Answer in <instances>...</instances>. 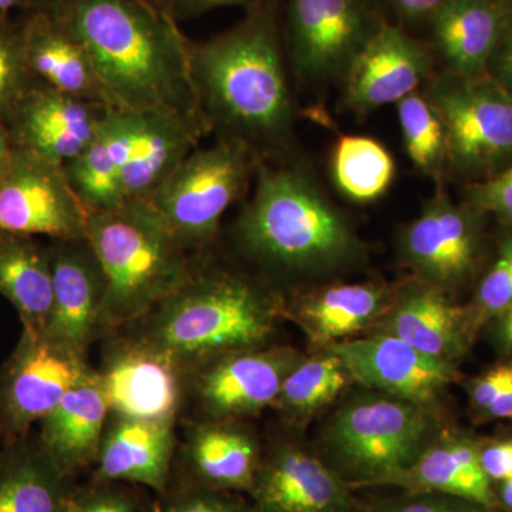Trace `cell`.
<instances>
[{"mask_svg":"<svg viewBox=\"0 0 512 512\" xmlns=\"http://www.w3.org/2000/svg\"><path fill=\"white\" fill-rule=\"evenodd\" d=\"M0 295L18 312L23 330L45 332L53 302L49 244L0 232Z\"/></svg>","mask_w":512,"mask_h":512,"instance_id":"29","label":"cell"},{"mask_svg":"<svg viewBox=\"0 0 512 512\" xmlns=\"http://www.w3.org/2000/svg\"><path fill=\"white\" fill-rule=\"evenodd\" d=\"M494 3L495 8L503 13L504 18L511 22L512 20V0H491Z\"/></svg>","mask_w":512,"mask_h":512,"instance_id":"51","label":"cell"},{"mask_svg":"<svg viewBox=\"0 0 512 512\" xmlns=\"http://www.w3.org/2000/svg\"><path fill=\"white\" fill-rule=\"evenodd\" d=\"M463 202L512 227V167L490 180L464 185Z\"/></svg>","mask_w":512,"mask_h":512,"instance_id":"40","label":"cell"},{"mask_svg":"<svg viewBox=\"0 0 512 512\" xmlns=\"http://www.w3.org/2000/svg\"><path fill=\"white\" fill-rule=\"evenodd\" d=\"M500 498L501 501H503L505 507H508L510 510H512V478L511 480H507L504 481V483H501Z\"/></svg>","mask_w":512,"mask_h":512,"instance_id":"50","label":"cell"},{"mask_svg":"<svg viewBox=\"0 0 512 512\" xmlns=\"http://www.w3.org/2000/svg\"><path fill=\"white\" fill-rule=\"evenodd\" d=\"M175 421L131 419L111 413L90 478L138 485L164 494L173 480Z\"/></svg>","mask_w":512,"mask_h":512,"instance_id":"22","label":"cell"},{"mask_svg":"<svg viewBox=\"0 0 512 512\" xmlns=\"http://www.w3.org/2000/svg\"><path fill=\"white\" fill-rule=\"evenodd\" d=\"M154 6H157L158 9L164 10V12L170 13V3L171 0H150ZM171 15V13H170Z\"/></svg>","mask_w":512,"mask_h":512,"instance_id":"52","label":"cell"},{"mask_svg":"<svg viewBox=\"0 0 512 512\" xmlns=\"http://www.w3.org/2000/svg\"><path fill=\"white\" fill-rule=\"evenodd\" d=\"M487 412L498 419L512 417V380L504 387L503 392L498 394L497 399L488 407Z\"/></svg>","mask_w":512,"mask_h":512,"instance_id":"46","label":"cell"},{"mask_svg":"<svg viewBox=\"0 0 512 512\" xmlns=\"http://www.w3.org/2000/svg\"><path fill=\"white\" fill-rule=\"evenodd\" d=\"M19 19L23 56L36 83L113 109L90 56L49 10L30 0Z\"/></svg>","mask_w":512,"mask_h":512,"instance_id":"23","label":"cell"},{"mask_svg":"<svg viewBox=\"0 0 512 512\" xmlns=\"http://www.w3.org/2000/svg\"><path fill=\"white\" fill-rule=\"evenodd\" d=\"M103 131L119 164L127 201H150L201 144L180 121L151 111L111 109Z\"/></svg>","mask_w":512,"mask_h":512,"instance_id":"14","label":"cell"},{"mask_svg":"<svg viewBox=\"0 0 512 512\" xmlns=\"http://www.w3.org/2000/svg\"><path fill=\"white\" fill-rule=\"evenodd\" d=\"M110 107L35 83L8 121L13 146L64 165L100 133Z\"/></svg>","mask_w":512,"mask_h":512,"instance_id":"19","label":"cell"},{"mask_svg":"<svg viewBox=\"0 0 512 512\" xmlns=\"http://www.w3.org/2000/svg\"><path fill=\"white\" fill-rule=\"evenodd\" d=\"M350 379L397 399L429 407L456 380L451 362L426 355L392 335L330 345Z\"/></svg>","mask_w":512,"mask_h":512,"instance_id":"16","label":"cell"},{"mask_svg":"<svg viewBox=\"0 0 512 512\" xmlns=\"http://www.w3.org/2000/svg\"><path fill=\"white\" fill-rule=\"evenodd\" d=\"M507 22L491 0H446L427 22L431 49L444 72L485 76Z\"/></svg>","mask_w":512,"mask_h":512,"instance_id":"26","label":"cell"},{"mask_svg":"<svg viewBox=\"0 0 512 512\" xmlns=\"http://www.w3.org/2000/svg\"><path fill=\"white\" fill-rule=\"evenodd\" d=\"M350 376L335 353L301 360L282 384L274 406L286 419H308L332 403L348 386Z\"/></svg>","mask_w":512,"mask_h":512,"instance_id":"32","label":"cell"},{"mask_svg":"<svg viewBox=\"0 0 512 512\" xmlns=\"http://www.w3.org/2000/svg\"><path fill=\"white\" fill-rule=\"evenodd\" d=\"M53 268V302L43 335L87 359V350L103 336L106 279L86 239L49 242Z\"/></svg>","mask_w":512,"mask_h":512,"instance_id":"18","label":"cell"},{"mask_svg":"<svg viewBox=\"0 0 512 512\" xmlns=\"http://www.w3.org/2000/svg\"><path fill=\"white\" fill-rule=\"evenodd\" d=\"M156 512H254L241 494L207 490L171 480L167 491L157 495Z\"/></svg>","mask_w":512,"mask_h":512,"instance_id":"37","label":"cell"},{"mask_svg":"<svg viewBox=\"0 0 512 512\" xmlns=\"http://www.w3.org/2000/svg\"><path fill=\"white\" fill-rule=\"evenodd\" d=\"M330 170L339 191L359 204L383 197L396 173L389 150L365 136L340 137L333 148Z\"/></svg>","mask_w":512,"mask_h":512,"instance_id":"31","label":"cell"},{"mask_svg":"<svg viewBox=\"0 0 512 512\" xmlns=\"http://www.w3.org/2000/svg\"><path fill=\"white\" fill-rule=\"evenodd\" d=\"M470 323L468 313L454 305L444 291L417 279L397 295L389 313L387 335L451 362L466 348Z\"/></svg>","mask_w":512,"mask_h":512,"instance_id":"25","label":"cell"},{"mask_svg":"<svg viewBox=\"0 0 512 512\" xmlns=\"http://www.w3.org/2000/svg\"><path fill=\"white\" fill-rule=\"evenodd\" d=\"M190 72L211 136L242 144L258 161L295 153L298 111L279 0H264L204 42L190 40Z\"/></svg>","mask_w":512,"mask_h":512,"instance_id":"2","label":"cell"},{"mask_svg":"<svg viewBox=\"0 0 512 512\" xmlns=\"http://www.w3.org/2000/svg\"><path fill=\"white\" fill-rule=\"evenodd\" d=\"M356 505L359 512H491L470 501L441 494H404Z\"/></svg>","mask_w":512,"mask_h":512,"instance_id":"39","label":"cell"},{"mask_svg":"<svg viewBox=\"0 0 512 512\" xmlns=\"http://www.w3.org/2000/svg\"><path fill=\"white\" fill-rule=\"evenodd\" d=\"M232 227L235 247L266 276L329 275L365 258L345 212L295 153L258 161Z\"/></svg>","mask_w":512,"mask_h":512,"instance_id":"3","label":"cell"},{"mask_svg":"<svg viewBox=\"0 0 512 512\" xmlns=\"http://www.w3.org/2000/svg\"><path fill=\"white\" fill-rule=\"evenodd\" d=\"M282 10L289 70L305 87L342 82L387 22L377 0H282Z\"/></svg>","mask_w":512,"mask_h":512,"instance_id":"9","label":"cell"},{"mask_svg":"<svg viewBox=\"0 0 512 512\" xmlns=\"http://www.w3.org/2000/svg\"><path fill=\"white\" fill-rule=\"evenodd\" d=\"M13 151H15V146H13L12 137H10L8 124L0 120V177L9 167Z\"/></svg>","mask_w":512,"mask_h":512,"instance_id":"47","label":"cell"},{"mask_svg":"<svg viewBox=\"0 0 512 512\" xmlns=\"http://www.w3.org/2000/svg\"><path fill=\"white\" fill-rule=\"evenodd\" d=\"M487 76L512 96V20L507 22L487 64Z\"/></svg>","mask_w":512,"mask_h":512,"instance_id":"41","label":"cell"},{"mask_svg":"<svg viewBox=\"0 0 512 512\" xmlns=\"http://www.w3.org/2000/svg\"><path fill=\"white\" fill-rule=\"evenodd\" d=\"M421 93L437 110L447 137V174L464 185L512 167V96L490 76L433 73Z\"/></svg>","mask_w":512,"mask_h":512,"instance_id":"8","label":"cell"},{"mask_svg":"<svg viewBox=\"0 0 512 512\" xmlns=\"http://www.w3.org/2000/svg\"><path fill=\"white\" fill-rule=\"evenodd\" d=\"M76 484L36 437L0 447V512H67Z\"/></svg>","mask_w":512,"mask_h":512,"instance_id":"28","label":"cell"},{"mask_svg":"<svg viewBox=\"0 0 512 512\" xmlns=\"http://www.w3.org/2000/svg\"><path fill=\"white\" fill-rule=\"evenodd\" d=\"M30 0H0V22L8 20L10 12L16 8L25 9Z\"/></svg>","mask_w":512,"mask_h":512,"instance_id":"48","label":"cell"},{"mask_svg":"<svg viewBox=\"0 0 512 512\" xmlns=\"http://www.w3.org/2000/svg\"><path fill=\"white\" fill-rule=\"evenodd\" d=\"M481 466L491 481L511 480L512 478V440L498 441L480 448Z\"/></svg>","mask_w":512,"mask_h":512,"instance_id":"42","label":"cell"},{"mask_svg":"<svg viewBox=\"0 0 512 512\" xmlns=\"http://www.w3.org/2000/svg\"><path fill=\"white\" fill-rule=\"evenodd\" d=\"M86 49L111 107L180 121L211 136L190 72V39L150 0H35Z\"/></svg>","mask_w":512,"mask_h":512,"instance_id":"1","label":"cell"},{"mask_svg":"<svg viewBox=\"0 0 512 512\" xmlns=\"http://www.w3.org/2000/svg\"><path fill=\"white\" fill-rule=\"evenodd\" d=\"M138 485L89 478L76 484L67 512H156V501Z\"/></svg>","mask_w":512,"mask_h":512,"instance_id":"36","label":"cell"},{"mask_svg":"<svg viewBox=\"0 0 512 512\" xmlns=\"http://www.w3.org/2000/svg\"><path fill=\"white\" fill-rule=\"evenodd\" d=\"M256 165L247 147L215 138L211 146L192 150L148 202L185 248L211 251L224 215L248 197Z\"/></svg>","mask_w":512,"mask_h":512,"instance_id":"7","label":"cell"},{"mask_svg":"<svg viewBox=\"0 0 512 512\" xmlns=\"http://www.w3.org/2000/svg\"><path fill=\"white\" fill-rule=\"evenodd\" d=\"M249 498L254 512H359L348 483L298 444L264 454Z\"/></svg>","mask_w":512,"mask_h":512,"instance_id":"20","label":"cell"},{"mask_svg":"<svg viewBox=\"0 0 512 512\" xmlns=\"http://www.w3.org/2000/svg\"><path fill=\"white\" fill-rule=\"evenodd\" d=\"M512 305V238L501 245L477 292L474 320L504 316Z\"/></svg>","mask_w":512,"mask_h":512,"instance_id":"38","label":"cell"},{"mask_svg":"<svg viewBox=\"0 0 512 512\" xmlns=\"http://www.w3.org/2000/svg\"><path fill=\"white\" fill-rule=\"evenodd\" d=\"M396 15L406 25L429 22L431 16L446 0H387Z\"/></svg>","mask_w":512,"mask_h":512,"instance_id":"45","label":"cell"},{"mask_svg":"<svg viewBox=\"0 0 512 512\" xmlns=\"http://www.w3.org/2000/svg\"><path fill=\"white\" fill-rule=\"evenodd\" d=\"M389 298V291L377 284L328 286L303 295L292 311L312 343L329 348L369 325Z\"/></svg>","mask_w":512,"mask_h":512,"instance_id":"30","label":"cell"},{"mask_svg":"<svg viewBox=\"0 0 512 512\" xmlns=\"http://www.w3.org/2000/svg\"><path fill=\"white\" fill-rule=\"evenodd\" d=\"M23 56L20 26L12 20L0 22V120L8 124L13 111L35 86Z\"/></svg>","mask_w":512,"mask_h":512,"instance_id":"35","label":"cell"},{"mask_svg":"<svg viewBox=\"0 0 512 512\" xmlns=\"http://www.w3.org/2000/svg\"><path fill=\"white\" fill-rule=\"evenodd\" d=\"M104 357L99 375L111 413L131 419L175 421L187 379L163 353L121 336Z\"/></svg>","mask_w":512,"mask_h":512,"instance_id":"17","label":"cell"},{"mask_svg":"<svg viewBox=\"0 0 512 512\" xmlns=\"http://www.w3.org/2000/svg\"><path fill=\"white\" fill-rule=\"evenodd\" d=\"M326 446L350 490L380 487L433 443L427 407L389 394L360 397L335 414Z\"/></svg>","mask_w":512,"mask_h":512,"instance_id":"6","label":"cell"},{"mask_svg":"<svg viewBox=\"0 0 512 512\" xmlns=\"http://www.w3.org/2000/svg\"><path fill=\"white\" fill-rule=\"evenodd\" d=\"M90 369L87 359L43 333L23 330L18 346L0 370V443L30 436Z\"/></svg>","mask_w":512,"mask_h":512,"instance_id":"10","label":"cell"},{"mask_svg":"<svg viewBox=\"0 0 512 512\" xmlns=\"http://www.w3.org/2000/svg\"><path fill=\"white\" fill-rule=\"evenodd\" d=\"M512 380V365L494 367L487 375L480 377L473 386V402L478 409L487 412L488 407L503 392Z\"/></svg>","mask_w":512,"mask_h":512,"instance_id":"44","label":"cell"},{"mask_svg":"<svg viewBox=\"0 0 512 512\" xmlns=\"http://www.w3.org/2000/svg\"><path fill=\"white\" fill-rule=\"evenodd\" d=\"M87 241L106 279L103 335L143 318L183 286L201 254L185 248L148 201L89 215Z\"/></svg>","mask_w":512,"mask_h":512,"instance_id":"5","label":"cell"},{"mask_svg":"<svg viewBox=\"0 0 512 512\" xmlns=\"http://www.w3.org/2000/svg\"><path fill=\"white\" fill-rule=\"evenodd\" d=\"M301 362L291 349L229 353L187 376L201 420L232 421L274 406L286 376Z\"/></svg>","mask_w":512,"mask_h":512,"instance_id":"13","label":"cell"},{"mask_svg":"<svg viewBox=\"0 0 512 512\" xmlns=\"http://www.w3.org/2000/svg\"><path fill=\"white\" fill-rule=\"evenodd\" d=\"M433 74L429 46L386 22L350 64L343 77V104L366 116L417 92Z\"/></svg>","mask_w":512,"mask_h":512,"instance_id":"15","label":"cell"},{"mask_svg":"<svg viewBox=\"0 0 512 512\" xmlns=\"http://www.w3.org/2000/svg\"><path fill=\"white\" fill-rule=\"evenodd\" d=\"M404 148L421 174L443 184L447 175L446 128L433 104L414 92L396 104Z\"/></svg>","mask_w":512,"mask_h":512,"instance_id":"33","label":"cell"},{"mask_svg":"<svg viewBox=\"0 0 512 512\" xmlns=\"http://www.w3.org/2000/svg\"><path fill=\"white\" fill-rule=\"evenodd\" d=\"M87 225L63 165L15 148L0 177V232L70 241L86 239Z\"/></svg>","mask_w":512,"mask_h":512,"instance_id":"11","label":"cell"},{"mask_svg":"<svg viewBox=\"0 0 512 512\" xmlns=\"http://www.w3.org/2000/svg\"><path fill=\"white\" fill-rule=\"evenodd\" d=\"M63 167L74 194L89 215L117 210L126 204L120 167L111 154L103 127L93 143Z\"/></svg>","mask_w":512,"mask_h":512,"instance_id":"34","label":"cell"},{"mask_svg":"<svg viewBox=\"0 0 512 512\" xmlns=\"http://www.w3.org/2000/svg\"><path fill=\"white\" fill-rule=\"evenodd\" d=\"M485 474L480 448L461 439L434 440L419 458L383 487H396L406 494H441L460 498L493 510L497 495Z\"/></svg>","mask_w":512,"mask_h":512,"instance_id":"27","label":"cell"},{"mask_svg":"<svg viewBox=\"0 0 512 512\" xmlns=\"http://www.w3.org/2000/svg\"><path fill=\"white\" fill-rule=\"evenodd\" d=\"M284 309L265 279L218 265L211 249L183 286L124 329L163 353L187 379L229 353L264 348Z\"/></svg>","mask_w":512,"mask_h":512,"instance_id":"4","label":"cell"},{"mask_svg":"<svg viewBox=\"0 0 512 512\" xmlns=\"http://www.w3.org/2000/svg\"><path fill=\"white\" fill-rule=\"evenodd\" d=\"M483 212L456 204L443 184L424 204L419 217L403 229L399 251L419 281L456 289L476 274L483 252Z\"/></svg>","mask_w":512,"mask_h":512,"instance_id":"12","label":"cell"},{"mask_svg":"<svg viewBox=\"0 0 512 512\" xmlns=\"http://www.w3.org/2000/svg\"><path fill=\"white\" fill-rule=\"evenodd\" d=\"M501 318H503L500 326L501 339L505 345L512 348V315H504Z\"/></svg>","mask_w":512,"mask_h":512,"instance_id":"49","label":"cell"},{"mask_svg":"<svg viewBox=\"0 0 512 512\" xmlns=\"http://www.w3.org/2000/svg\"><path fill=\"white\" fill-rule=\"evenodd\" d=\"M110 414L99 372L90 367L40 421L37 443L63 473L77 480L93 470Z\"/></svg>","mask_w":512,"mask_h":512,"instance_id":"24","label":"cell"},{"mask_svg":"<svg viewBox=\"0 0 512 512\" xmlns=\"http://www.w3.org/2000/svg\"><path fill=\"white\" fill-rule=\"evenodd\" d=\"M264 0H171L170 13L177 22L190 20L220 8L241 6L247 10L255 8Z\"/></svg>","mask_w":512,"mask_h":512,"instance_id":"43","label":"cell"},{"mask_svg":"<svg viewBox=\"0 0 512 512\" xmlns=\"http://www.w3.org/2000/svg\"><path fill=\"white\" fill-rule=\"evenodd\" d=\"M0 447H2V443H0Z\"/></svg>","mask_w":512,"mask_h":512,"instance_id":"54","label":"cell"},{"mask_svg":"<svg viewBox=\"0 0 512 512\" xmlns=\"http://www.w3.org/2000/svg\"><path fill=\"white\" fill-rule=\"evenodd\" d=\"M505 315H512V305H511V308H510V309H508V312H507V313H505Z\"/></svg>","mask_w":512,"mask_h":512,"instance_id":"53","label":"cell"},{"mask_svg":"<svg viewBox=\"0 0 512 512\" xmlns=\"http://www.w3.org/2000/svg\"><path fill=\"white\" fill-rule=\"evenodd\" d=\"M249 431L227 420L191 421L175 457L173 480L227 493L248 494L262 463Z\"/></svg>","mask_w":512,"mask_h":512,"instance_id":"21","label":"cell"}]
</instances>
